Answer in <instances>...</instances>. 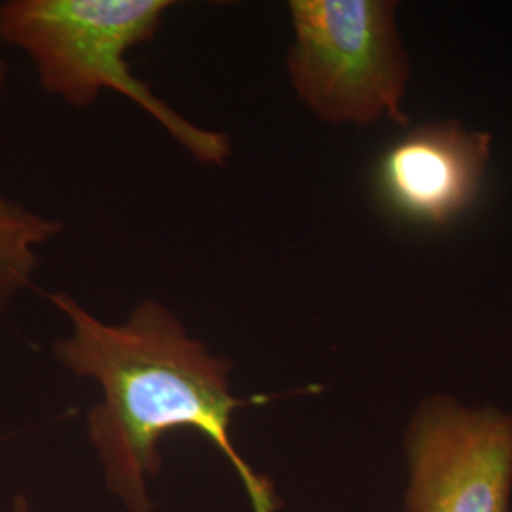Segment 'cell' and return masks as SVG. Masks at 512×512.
Segmentation results:
<instances>
[{"label": "cell", "instance_id": "obj_1", "mask_svg": "<svg viewBox=\"0 0 512 512\" xmlns=\"http://www.w3.org/2000/svg\"><path fill=\"white\" fill-rule=\"evenodd\" d=\"M50 300L73 325L55 357L78 378H90L103 401L88 427L112 494L129 512H152L148 478L158 475L160 440L194 429L236 469L255 512H274L270 484L255 475L232 442L234 412L245 401L230 391L232 365L188 334L160 300H141L122 323H105L71 294Z\"/></svg>", "mask_w": 512, "mask_h": 512}, {"label": "cell", "instance_id": "obj_2", "mask_svg": "<svg viewBox=\"0 0 512 512\" xmlns=\"http://www.w3.org/2000/svg\"><path fill=\"white\" fill-rule=\"evenodd\" d=\"M171 6V0H6L0 40L29 55L40 86L67 105L84 109L103 92L120 93L196 162L224 165L230 137L184 118L129 67V52L160 33Z\"/></svg>", "mask_w": 512, "mask_h": 512}, {"label": "cell", "instance_id": "obj_3", "mask_svg": "<svg viewBox=\"0 0 512 512\" xmlns=\"http://www.w3.org/2000/svg\"><path fill=\"white\" fill-rule=\"evenodd\" d=\"M287 73L294 93L329 124H408L410 63L397 2L291 0Z\"/></svg>", "mask_w": 512, "mask_h": 512}, {"label": "cell", "instance_id": "obj_4", "mask_svg": "<svg viewBox=\"0 0 512 512\" xmlns=\"http://www.w3.org/2000/svg\"><path fill=\"white\" fill-rule=\"evenodd\" d=\"M403 450L404 511L511 512V412L435 393L414 410Z\"/></svg>", "mask_w": 512, "mask_h": 512}, {"label": "cell", "instance_id": "obj_5", "mask_svg": "<svg viewBox=\"0 0 512 512\" xmlns=\"http://www.w3.org/2000/svg\"><path fill=\"white\" fill-rule=\"evenodd\" d=\"M492 154V135L454 120L412 129L376 167L382 202L399 217L442 226L476 202Z\"/></svg>", "mask_w": 512, "mask_h": 512}, {"label": "cell", "instance_id": "obj_6", "mask_svg": "<svg viewBox=\"0 0 512 512\" xmlns=\"http://www.w3.org/2000/svg\"><path fill=\"white\" fill-rule=\"evenodd\" d=\"M61 230L59 220L0 196V311L33 285L38 247L57 238Z\"/></svg>", "mask_w": 512, "mask_h": 512}, {"label": "cell", "instance_id": "obj_7", "mask_svg": "<svg viewBox=\"0 0 512 512\" xmlns=\"http://www.w3.org/2000/svg\"><path fill=\"white\" fill-rule=\"evenodd\" d=\"M6 80H8V67H6V63L0 59V95H2L4 88H6Z\"/></svg>", "mask_w": 512, "mask_h": 512}, {"label": "cell", "instance_id": "obj_8", "mask_svg": "<svg viewBox=\"0 0 512 512\" xmlns=\"http://www.w3.org/2000/svg\"><path fill=\"white\" fill-rule=\"evenodd\" d=\"M12 512H29L27 501H25L23 497H18V499H16V503H14V507H12Z\"/></svg>", "mask_w": 512, "mask_h": 512}]
</instances>
